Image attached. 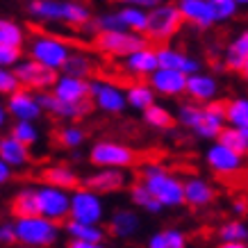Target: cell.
<instances>
[{"label":"cell","mask_w":248,"mask_h":248,"mask_svg":"<svg viewBox=\"0 0 248 248\" xmlns=\"http://www.w3.org/2000/svg\"><path fill=\"white\" fill-rule=\"evenodd\" d=\"M217 248H248V244H217Z\"/></svg>","instance_id":"50"},{"label":"cell","mask_w":248,"mask_h":248,"mask_svg":"<svg viewBox=\"0 0 248 248\" xmlns=\"http://www.w3.org/2000/svg\"><path fill=\"white\" fill-rule=\"evenodd\" d=\"M218 244H248V226L244 218H228L217 228Z\"/></svg>","instance_id":"35"},{"label":"cell","mask_w":248,"mask_h":248,"mask_svg":"<svg viewBox=\"0 0 248 248\" xmlns=\"http://www.w3.org/2000/svg\"><path fill=\"white\" fill-rule=\"evenodd\" d=\"M14 73L18 76V80H21L23 89L34 91V93H48V91H53L55 82H57V78H60V73L41 66L39 62L30 60V57H25V60L14 68Z\"/></svg>","instance_id":"13"},{"label":"cell","mask_w":248,"mask_h":248,"mask_svg":"<svg viewBox=\"0 0 248 248\" xmlns=\"http://www.w3.org/2000/svg\"><path fill=\"white\" fill-rule=\"evenodd\" d=\"M39 194V214L55 223H66L71 218V191L57 189L50 185H37Z\"/></svg>","instance_id":"12"},{"label":"cell","mask_w":248,"mask_h":248,"mask_svg":"<svg viewBox=\"0 0 248 248\" xmlns=\"http://www.w3.org/2000/svg\"><path fill=\"white\" fill-rule=\"evenodd\" d=\"M218 80L214 73H207V71H201V73H194L189 76L187 82V98L196 105H210L214 100H218Z\"/></svg>","instance_id":"20"},{"label":"cell","mask_w":248,"mask_h":248,"mask_svg":"<svg viewBox=\"0 0 248 248\" xmlns=\"http://www.w3.org/2000/svg\"><path fill=\"white\" fill-rule=\"evenodd\" d=\"M125 93H128V107H132V109H137V112H146V109H151L157 100V93H155V89H153L151 84H148V80L143 82V80H139V82H132L125 87Z\"/></svg>","instance_id":"29"},{"label":"cell","mask_w":248,"mask_h":248,"mask_svg":"<svg viewBox=\"0 0 248 248\" xmlns=\"http://www.w3.org/2000/svg\"><path fill=\"white\" fill-rule=\"evenodd\" d=\"M139 230H141V217L135 207H116L107 218V232L112 234L114 239H135Z\"/></svg>","instance_id":"16"},{"label":"cell","mask_w":248,"mask_h":248,"mask_svg":"<svg viewBox=\"0 0 248 248\" xmlns=\"http://www.w3.org/2000/svg\"><path fill=\"white\" fill-rule=\"evenodd\" d=\"M9 137H14L16 141H21L23 146L32 148L34 143H39L41 139V130L37 123H28V121H14L9 125Z\"/></svg>","instance_id":"39"},{"label":"cell","mask_w":248,"mask_h":248,"mask_svg":"<svg viewBox=\"0 0 248 248\" xmlns=\"http://www.w3.org/2000/svg\"><path fill=\"white\" fill-rule=\"evenodd\" d=\"M121 68L132 78H151L155 71L159 68V55H157V48H141V50H137L132 53L130 57L121 62Z\"/></svg>","instance_id":"25"},{"label":"cell","mask_w":248,"mask_h":248,"mask_svg":"<svg viewBox=\"0 0 248 248\" xmlns=\"http://www.w3.org/2000/svg\"><path fill=\"white\" fill-rule=\"evenodd\" d=\"M5 109H7L9 116L14 121H28V123H37L46 114L44 105L39 100V93L28 91V89H21V91H16L14 96H9Z\"/></svg>","instance_id":"14"},{"label":"cell","mask_w":248,"mask_h":248,"mask_svg":"<svg viewBox=\"0 0 248 248\" xmlns=\"http://www.w3.org/2000/svg\"><path fill=\"white\" fill-rule=\"evenodd\" d=\"M241 78H244V82L248 84V64H246V68H244V73H241Z\"/></svg>","instance_id":"51"},{"label":"cell","mask_w":248,"mask_h":248,"mask_svg":"<svg viewBox=\"0 0 248 248\" xmlns=\"http://www.w3.org/2000/svg\"><path fill=\"white\" fill-rule=\"evenodd\" d=\"M130 203H132L135 210H141V212H146V214H159V212L164 210L162 203L151 194V189L146 187L141 180H137L130 185Z\"/></svg>","instance_id":"30"},{"label":"cell","mask_w":248,"mask_h":248,"mask_svg":"<svg viewBox=\"0 0 248 248\" xmlns=\"http://www.w3.org/2000/svg\"><path fill=\"white\" fill-rule=\"evenodd\" d=\"M93 66H96V62H93V57L87 50H73L71 60H68V64L64 66L62 73L71 78H78V80H91Z\"/></svg>","instance_id":"34"},{"label":"cell","mask_w":248,"mask_h":248,"mask_svg":"<svg viewBox=\"0 0 248 248\" xmlns=\"http://www.w3.org/2000/svg\"><path fill=\"white\" fill-rule=\"evenodd\" d=\"M159 55V68H171V71H180L185 76H194L201 73V62L196 60L194 55H189L182 48L175 46H162L157 48Z\"/></svg>","instance_id":"24"},{"label":"cell","mask_w":248,"mask_h":248,"mask_svg":"<svg viewBox=\"0 0 248 248\" xmlns=\"http://www.w3.org/2000/svg\"><path fill=\"white\" fill-rule=\"evenodd\" d=\"M0 244H5V246L18 244V239H16V226H14V221H2V226H0Z\"/></svg>","instance_id":"44"},{"label":"cell","mask_w":248,"mask_h":248,"mask_svg":"<svg viewBox=\"0 0 248 248\" xmlns=\"http://www.w3.org/2000/svg\"><path fill=\"white\" fill-rule=\"evenodd\" d=\"M16 239L25 248H50L60 239V223L48 221L44 217H30L14 221Z\"/></svg>","instance_id":"7"},{"label":"cell","mask_w":248,"mask_h":248,"mask_svg":"<svg viewBox=\"0 0 248 248\" xmlns=\"http://www.w3.org/2000/svg\"><path fill=\"white\" fill-rule=\"evenodd\" d=\"M218 143L228 146L230 151L239 153V155H248V132L246 130H237V128H230L228 125L221 137H218Z\"/></svg>","instance_id":"40"},{"label":"cell","mask_w":248,"mask_h":248,"mask_svg":"<svg viewBox=\"0 0 248 248\" xmlns=\"http://www.w3.org/2000/svg\"><path fill=\"white\" fill-rule=\"evenodd\" d=\"M64 232L68 234V239L87 241V244H105L107 237V230L103 226H84V223H76V221H66Z\"/></svg>","instance_id":"32"},{"label":"cell","mask_w":248,"mask_h":248,"mask_svg":"<svg viewBox=\"0 0 248 248\" xmlns=\"http://www.w3.org/2000/svg\"><path fill=\"white\" fill-rule=\"evenodd\" d=\"M39 100L44 105V112L55 121H62V123H76V121L89 116V112L93 109L91 103H82V105H73V103H64L60 98L53 96V91L48 93H39Z\"/></svg>","instance_id":"15"},{"label":"cell","mask_w":248,"mask_h":248,"mask_svg":"<svg viewBox=\"0 0 248 248\" xmlns=\"http://www.w3.org/2000/svg\"><path fill=\"white\" fill-rule=\"evenodd\" d=\"M21 80H18V76H16L12 68H0V93L5 98L14 96L16 91H21Z\"/></svg>","instance_id":"42"},{"label":"cell","mask_w":248,"mask_h":248,"mask_svg":"<svg viewBox=\"0 0 248 248\" xmlns=\"http://www.w3.org/2000/svg\"><path fill=\"white\" fill-rule=\"evenodd\" d=\"M141 121L153 130H169L173 123H175V114H173L169 107L155 103L151 109H146V112L141 114Z\"/></svg>","instance_id":"37"},{"label":"cell","mask_w":248,"mask_h":248,"mask_svg":"<svg viewBox=\"0 0 248 248\" xmlns=\"http://www.w3.org/2000/svg\"><path fill=\"white\" fill-rule=\"evenodd\" d=\"M89 162L96 169H121L125 171L135 166L137 153L128 143L116 141V139H98L89 148Z\"/></svg>","instance_id":"8"},{"label":"cell","mask_w":248,"mask_h":248,"mask_svg":"<svg viewBox=\"0 0 248 248\" xmlns=\"http://www.w3.org/2000/svg\"><path fill=\"white\" fill-rule=\"evenodd\" d=\"M175 123L180 128L194 132L198 139L218 141L221 132L228 128L226 119V100H214L210 105H196L191 100H185L175 109Z\"/></svg>","instance_id":"1"},{"label":"cell","mask_w":248,"mask_h":248,"mask_svg":"<svg viewBox=\"0 0 248 248\" xmlns=\"http://www.w3.org/2000/svg\"><path fill=\"white\" fill-rule=\"evenodd\" d=\"M105 217V198L100 194L87 189L84 185L71 191V218L68 221L84 223V226H103Z\"/></svg>","instance_id":"9"},{"label":"cell","mask_w":248,"mask_h":248,"mask_svg":"<svg viewBox=\"0 0 248 248\" xmlns=\"http://www.w3.org/2000/svg\"><path fill=\"white\" fill-rule=\"evenodd\" d=\"M178 9L185 18V25H191L196 30H210L212 25H217L212 0H180Z\"/></svg>","instance_id":"19"},{"label":"cell","mask_w":248,"mask_h":248,"mask_svg":"<svg viewBox=\"0 0 248 248\" xmlns=\"http://www.w3.org/2000/svg\"><path fill=\"white\" fill-rule=\"evenodd\" d=\"M71 55H73V48H71L66 39L41 30L32 32L30 39H28V46H25V57L39 62L41 66L50 68L55 73L64 71Z\"/></svg>","instance_id":"4"},{"label":"cell","mask_w":248,"mask_h":248,"mask_svg":"<svg viewBox=\"0 0 248 248\" xmlns=\"http://www.w3.org/2000/svg\"><path fill=\"white\" fill-rule=\"evenodd\" d=\"M84 141H87V132L78 123H64L57 130V143L62 148H66V151H78Z\"/></svg>","instance_id":"38"},{"label":"cell","mask_w":248,"mask_h":248,"mask_svg":"<svg viewBox=\"0 0 248 248\" xmlns=\"http://www.w3.org/2000/svg\"><path fill=\"white\" fill-rule=\"evenodd\" d=\"M185 18H182L178 2H159L155 9L148 12V25H146V37L157 48L171 46V39L178 37L182 30Z\"/></svg>","instance_id":"5"},{"label":"cell","mask_w":248,"mask_h":248,"mask_svg":"<svg viewBox=\"0 0 248 248\" xmlns=\"http://www.w3.org/2000/svg\"><path fill=\"white\" fill-rule=\"evenodd\" d=\"M230 210H232L234 218H244L248 214V198H244V196H237V198H232Z\"/></svg>","instance_id":"47"},{"label":"cell","mask_w":248,"mask_h":248,"mask_svg":"<svg viewBox=\"0 0 248 248\" xmlns=\"http://www.w3.org/2000/svg\"><path fill=\"white\" fill-rule=\"evenodd\" d=\"M205 164L217 178H232L246 169V155H239L223 143L214 141L205 151Z\"/></svg>","instance_id":"11"},{"label":"cell","mask_w":248,"mask_h":248,"mask_svg":"<svg viewBox=\"0 0 248 248\" xmlns=\"http://www.w3.org/2000/svg\"><path fill=\"white\" fill-rule=\"evenodd\" d=\"M25 12L39 25L62 23V25L80 28V30H89L91 21L96 16L89 5L80 0H30L25 5Z\"/></svg>","instance_id":"2"},{"label":"cell","mask_w":248,"mask_h":248,"mask_svg":"<svg viewBox=\"0 0 248 248\" xmlns=\"http://www.w3.org/2000/svg\"><path fill=\"white\" fill-rule=\"evenodd\" d=\"M39 178H41V185H50V187L57 189H66V191H76L80 185V173L73 169L71 164H64V162H57V164H48L39 171Z\"/></svg>","instance_id":"23"},{"label":"cell","mask_w":248,"mask_h":248,"mask_svg":"<svg viewBox=\"0 0 248 248\" xmlns=\"http://www.w3.org/2000/svg\"><path fill=\"white\" fill-rule=\"evenodd\" d=\"M166 237H169V246L171 248H187V234L180 228H164Z\"/></svg>","instance_id":"45"},{"label":"cell","mask_w":248,"mask_h":248,"mask_svg":"<svg viewBox=\"0 0 248 248\" xmlns=\"http://www.w3.org/2000/svg\"><path fill=\"white\" fill-rule=\"evenodd\" d=\"M146 248H171L169 246V237H166V230H157L153 232L146 241Z\"/></svg>","instance_id":"46"},{"label":"cell","mask_w":248,"mask_h":248,"mask_svg":"<svg viewBox=\"0 0 248 248\" xmlns=\"http://www.w3.org/2000/svg\"><path fill=\"white\" fill-rule=\"evenodd\" d=\"M139 180L151 189L162 207H182L185 205V178L175 175L166 164L159 162H143L139 166Z\"/></svg>","instance_id":"3"},{"label":"cell","mask_w":248,"mask_h":248,"mask_svg":"<svg viewBox=\"0 0 248 248\" xmlns=\"http://www.w3.org/2000/svg\"><path fill=\"white\" fill-rule=\"evenodd\" d=\"M66 248H107L105 244H87V241H76V239H68Z\"/></svg>","instance_id":"49"},{"label":"cell","mask_w":248,"mask_h":248,"mask_svg":"<svg viewBox=\"0 0 248 248\" xmlns=\"http://www.w3.org/2000/svg\"><path fill=\"white\" fill-rule=\"evenodd\" d=\"M119 12V18L123 23V28L128 32H137V34H146V25H148V9H141L132 5V2H125L123 7L116 9Z\"/></svg>","instance_id":"33"},{"label":"cell","mask_w":248,"mask_h":248,"mask_svg":"<svg viewBox=\"0 0 248 248\" xmlns=\"http://www.w3.org/2000/svg\"><path fill=\"white\" fill-rule=\"evenodd\" d=\"M93 46H96L98 53H103L105 57H112V60H125L132 53L141 50V48H148L153 46L148 41L146 34H137V32H98L93 37Z\"/></svg>","instance_id":"6"},{"label":"cell","mask_w":248,"mask_h":248,"mask_svg":"<svg viewBox=\"0 0 248 248\" xmlns=\"http://www.w3.org/2000/svg\"><path fill=\"white\" fill-rule=\"evenodd\" d=\"M91 105L107 116H119L128 109V93L112 80H91Z\"/></svg>","instance_id":"10"},{"label":"cell","mask_w":248,"mask_h":248,"mask_svg":"<svg viewBox=\"0 0 248 248\" xmlns=\"http://www.w3.org/2000/svg\"><path fill=\"white\" fill-rule=\"evenodd\" d=\"M187 82L189 76L180 73V71H171V68H157L151 78H148V84H151L155 93L162 98H182L187 96Z\"/></svg>","instance_id":"17"},{"label":"cell","mask_w":248,"mask_h":248,"mask_svg":"<svg viewBox=\"0 0 248 248\" xmlns=\"http://www.w3.org/2000/svg\"><path fill=\"white\" fill-rule=\"evenodd\" d=\"M82 185L96 194H116L128 187V171L121 169H96L82 180Z\"/></svg>","instance_id":"18"},{"label":"cell","mask_w":248,"mask_h":248,"mask_svg":"<svg viewBox=\"0 0 248 248\" xmlns=\"http://www.w3.org/2000/svg\"><path fill=\"white\" fill-rule=\"evenodd\" d=\"M30 148L23 146L21 141H16L14 137L5 135L0 139V162L9 164L12 169H25L30 164Z\"/></svg>","instance_id":"28"},{"label":"cell","mask_w":248,"mask_h":248,"mask_svg":"<svg viewBox=\"0 0 248 248\" xmlns=\"http://www.w3.org/2000/svg\"><path fill=\"white\" fill-rule=\"evenodd\" d=\"M28 39H30V34L25 32V28L18 21H14V18H0V46L23 50L28 46Z\"/></svg>","instance_id":"31"},{"label":"cell","mask_w":248,"mask_h":248,"mask_svg":"<svg viewBox=\"0 0 248 248\" xmlns=\"http://www.w3.org/2000/svg\"><path fill=\"white\" fill-rule=\"evenodd\" d=\"M241 5L244 2H239V0H212V7H214V14H217V23L232 21L234 16L239 14Z\"/></svg>","instance_id":"41"},{"label":"cell","mask_w":248,"mask_h":248,"mask_svg":"<svg viewBox=\"0 0 248 248\" xmlns=\"http://www.w3.org/2000/svg\"><path fill=\"white\" fill-rule=\"evenodd\" d=\"M226 119L230 128L248 132V96H234L226 100Z\"/></svg>","instance_id":"36"},{"label":"cell","mask_w":248,"mask_h":248,"mask_svg":"<svg viewBox=\"0 0 248 248\" xmlns=\"http://www.w3.org/2000/svg\"><path fill=\"white\" fill-rule=\"evenodd\" d=\"M21 62H23V50H18V48H7V46H0V66H2V68H12V71H14Z\"/></svg>","instance_id":"43"},{"label":"cell","mask_w":248,"mask_h":248,"mask_svg":"<svg viewBox=\"0 0 248 248\" xmlns=\"http://www.w3.org/2000/svg\"><path fill=\"white\" fill-rule=\"evenodd\" d=\"M217 201V187L203 175L185 178V205L191 210H205Z\"/></svg>","instance_id":"21"},{"label":"cell","mask_w":248,"mask_h":248,"mask_svg":"<svg viewBox=\"0 0 248 248\" xmlns=\"http://www.w3.org/2000/svg\"><path fill=\"white\" fill-rule=\"evenodd\" d=\"M53 96L64 103H73V105L91 103V80H78V78L60 73L53 87Z\"/></svg>","instance_id":"22"},{"label":"cell","mask_w":248,"mask_h":248,"mask_svg":"<svg viewBox=\"0 0 248 248\" xmlns=\"http://www.w3.org/2000/svg\"><path fill=\"white\" fill-rule=\"evenodd\" d=\"M12 178H14V169L5 162H0V185H7Z\"/></svg>","instance_id":"48"},{"label":"cell","mask_w":248,"mask_h":248,"mask_svg":"<svg viewBox=\"0 0 248 248\" xmlns=\"http://www.w3.org/2000/svg\"><path fill=\"white\" fill-rule=\"evenodd\" d=\"M9 214L14 217V221L30 218V217H41L39 214L37 185H25V187H21L18 191L12 194V198H9Z\"/></svg>","instance_id":"26"},{"label":"cell","mask_w":248,"mask_h":248,"mask_svg":"<svg viewBox=\"0 0 248 248\" xmlns=\"http://www.w3.org/2000/svg\"><path fill=\"white\" fill-rule=\"evenodd\" d=\"M223 62H226V68H230L234 73H244V68L248 64V28L232 37V41L226 48Z\"/></svg>","instance_id":"27"}]
</instances>
